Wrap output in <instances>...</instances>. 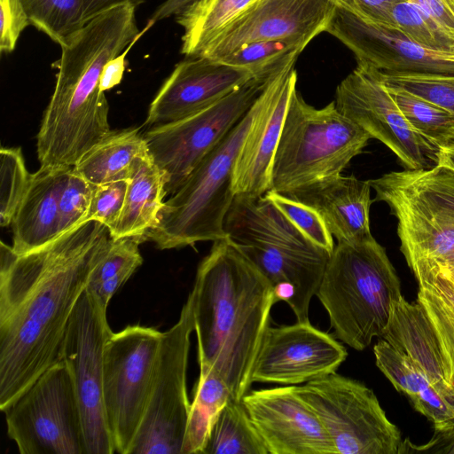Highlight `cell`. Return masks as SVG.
Segmentation results:
<instances>
[{
    "mask_svg": "<svg viewBox=\"0 0 454 454\" xmlns=\"http://www.w3.org/2000/svg\"><path fill=\"white\" fill-rule=\"evenodd\" d=\"M69 168L40 167L31 174L11 224L15 253L34 251L62 235L59 197Z\"/></svg>",
    "mask_w": 454,
    "mask_h": 454,
    "instance_id": "obj_23",
    "label": "cell"
},
{
    "mask_svg": "<svg viewBox=\"0 0 454 454\" xmlns=\"http://www.w3.org/2000/svg\"><path fill=\"white\" fill-rule=\"evenodd\" d=\"M109 229L87 221L19 254L0 247V409H8L60 361L66 331L90 274L109 247Z\"/></svg>",
    "mask_w": 454,
    "mask_h": 454,
    "instance_id": "obj_1",
    "label": "cell"
},
{
    "mask_svg": "<svg viewBox=\"0 0 454 454\" xmlns=\"http://www.w3.org/2000/svg\"><path fill=\"white\" fill-rule=\"evenodd\" d=\"M203 454H269L241 401L232 398L221 411Z\"/></svg>",
    "mask_w": 454,
    "mask_h": 454,
    "instance_id": "obj_30",
    "label": "cell"
},
{
    "mask_svg": "<svg viewBox=\"0 0 454 454\" xmlns=\"http://www.w3.org/2000/svg\"><path fill=\"white\" fill-rule=\"evenodd\" d=\"M438 159V162L445 163L454 168V140L440 148Z\"/></svg>",
    "mask_w": 454,
    "mask_h": 454,
    "instance_id": "obj_48",
    "label": "cell"
},
{
    "mask_svg": "<svg viewBox=\"0 0 454 454\" xmlns=\"http://www.w3.org/2000/svg\"><path fill=\"white\" fill-rule=\"evenodd\" d=\"M334 102L345 117L390 149L405 169L438 163L440 149L409 124L371 67L357 63L337 86Z\"/></svg>",
    "mask_w": 454,
    "mask_h": 454,
    "instance_id": "obj_15",
    "label": "cell"
},
{
    "mask_svg": "<svg viewBox=\"0 0 454 454\" xmlns=\"http://www.w3.org/2000/svg\"><path fill=\"white\" fill-rule=\"evenodd\" d=\"M258 109L259 97L164 202L157 225L146 233L144 241H153L160 249H173L226 239L224 219L235 197L233 168Z\"/></svg>",
    "mask_w": 454,
    "mask_h": 454,
    "instance_id": "obj_8",
    "label": "cell"
},
{
    "mask_svg": "<svg viewBox=\"0 0 454 454\" xmlns=\"http://www.w3.org/2000/svg\"><path fill=\"white\" fill-rule=\"evenodd\" d=\"M86 23L96 16L121 5L137 8L145 0H82Z\"/></svg>",
    "mask_w": 454,
    "mask_h": 454,
    "instance_id": "obj_46",
    "label": "cell"
},
{
    "mask_svg": "<svg viewBox=\"0 0 454 454\" xmlns=\"http://www.w3.org/2000/svg\"><path fill=\"white\" fill-rule=\"evenodd\" d=\"M231 398L229 387L215 372L200 369L181 454H203L213 426Z\"/></svg>",
    "mask_w": 454,
    "mask_h": 454,
    "instance_id": "obj_27",
    "label": "cell"
},
{
    "mask_svg": "<svg viewBox=\"0 0 454 454\" xmlns=\"http://www.w3.org/2000/svg\"><path fill=\"white\" fill-rule=\"evenodd\" d=\"M310 41L304 37H286L254 42L220 60L234 67L249 69L255 75L271 74L297 59Z\"/></svg>",
    "mask_w": 454,
    "mask_h": 454,
    "instance_id": "obj_34",
    "label": "cell"
},
{
    "mask_svg": "<svg viewBox=\"0 0 454 454\" xmlns=\"http://www.w3.org/2000/svg\"><path fill=\"white\" fill-rule=\"evenodd\" d=\"M4 412L7 434L20 454H87L73 379L63 360Z\"/></svg>",
    "mask_w": 454,
    "mask_h": 454,
    "instance_id": "obj_9",
    "label": "cell"
},
{
    "mask_svg": "<svg viewBox=\"0 0 454 454\" xmlns=\"http://www.w3.org/2000/svg\"><path fill=\"white\" fill-rule=\"evenodd\" d=\"M95 184L70 168L59 197L61 234L85 222Z\"/></svg>",
    "mask_w": 454,
    "mask_h": 454,
    "instance_id": "obj_40",
    "label": "cell"
},
{
    "mask_svg": "<svg viewBox=\"0 0 454 454\" xmlns=\"http://www.w3.org/2000/svg\"><path fill=\"white\" fill-rule=\"evenodd\" d=\"M403 1L406 0H334L336 5L363 20L387 26H393L391 9L395 4Z\"/></svg>",
    "mask_w": 454,
    "mask_h": 454,
    "instance_id": "obj_43",
    "label": "cell"
},
{
    "mask_svg": "<svg viewBox=\"0 0 454 454\" xmlns=\"http://www.w3.org/2000/svg\"><path fill=\"white\" fill-rule=\"evenodd\" d=\"M294 388L319 417L336 454L401 453L398 427L364 383L333 372Z\"/></svg>",
    "mask_w": 454,
    "mask_h": 454,
    "instance_id": "obj_10",
    "label": "cell"
},
{
    "mask_svg": "<svg viewBox=\"0 0 454 454\" xmlns=\"http://www.w3.org/2000/svg\"><path fill=\"white\" fill-rule=\"evenodd\" d=\"M106 310L85 289L74 309L61 348L60 360L70 371L81 411L87 454L115 452L103 395L105 348L113 333Z\"/></svg>",
    "mask_w": 454,
    "mask_h": 454,
    "instance_id": "obj_14",
    "label": "cell"
},
{
    "mask_svg": "<svg viewBox=\"0 0 454 454\" xmlns=\"http://www.w3.org/2000/svg\"><path fill=\"white\" fill-rule=\"evenodd\" d=\"M386 87L409 124L428 142L440 149L454 140L452 113L405 89Z\"/></svg>",
    "mask_w": 454,
    "mask_h": 454,
    "instance_id": "obj_32",
    "label": "cell"
},
{
    "mask_svg": "<svg viewBox=\"0 0 454 454\" xmlns=\"http://www.w3.org/2000/svg\"><path fill=\"white\" fill-rule=\"evenodd\" d=\"M437 270L440 271L442 275H444L448 278V280L450 282L451 286L454 288V271H449V270H440V269H438Z\"/></svg>",
    "mask_w": 454,
    "mask_h": 454,
    "instance_id": "obj_50",
    "label": "cell"
},
{
    "mask_svg": "<svg viewBox=\"0 0 454 454\" xmlns=\"http://www.w3.org/2000/svg\"><path fill=\"white\" fill-rule=\"evenodd\" d=\"M223 230L270 283L276 302H286L296 321H309V304L332 253L311 242L263 195L236 194Z\"/></svg>",
    "mask_w": 454,
    "mask_h": 454,
    "instance_id": "obj_4",
    "label": "cell"
},
{
    "mask_svg": "<svg viewBox=\"0 0 454 454\" xmlns=\"http://www.w3.org/2000/svg\"><path fill=\"white\" fill-rule=\"evenodd\" d=\"M445 397L454 410V394L446 395Z\"/></svg>",
    "mask_w": 454,
    "mask_h": 454,
    "instance_id": "obj_51",
    "label": "cell"
},
{
    "mask_svg": "<svg viewBox=\"0 0 454 454\" xmlns=\"http://www.w3.org/2000/svg\"><path fill=\"white\" fill-rule=\"evenodd\" d=\"M390 16L393 27L412 42L434 50L454 49V37L410 0L395 4Z\"/></svg>",
    "mask_w": 454,
    "mask_h": 454,
    "instance_id": "obj_36",
    "label": "cell"
},
{
    "mask_svg": "<svg viewBox=\"0 0 454 454\" xmlns=\"http://www.w3.org/2000/svg\"><path fill=\"white\" fill-rule=\"evenodd\" d=\"M325 32L345 44L357 63L381 73L454 74V49L427 48L393 26L363 20L338 5Z\"/></svg>",
    "mask_w": 454,
    "mask_h": 454,
    "instance_id": "obj_17",
    "label": "cell"
},
{
    "mask_svg": "<svg viewBox=\"0 0 454 454\" xmlns=\"http://www.w3.org/2000/svg\"><path fill=\"white\" fill-rule=\"evenodd\" d=\"M163 333L139 325L109 336L103 395L115 452L130 454L152 391Z\"/></svg>",
    "mask_w": 454,
    "mask_h": 454,
    "instance_id": "obj_11",
    "label": "cell"
},
{
    "mask_svg": "<svg viewBox=\"0 0 454 454\" xmlns=\"http://www.w3.org/2000/svg\"><path fill=\"white\" fill-rule=\"evenodd\" d=\"M0 163V223L2 227H6L12 224L31 174L26 168L20 147H2Z\"/></svg>",
    "mask_w": 454,
    "mask_h": 454,
    "instance_id": "obj_37",
    "label": "cell"
},
{
    "mask_svg": "<svg viewBox=\"0 0 454 454\" xmlns=\"http://www.w3.org/2000/svg\"><path fill=\"white\" fill-rule=\"evenodd\" d=\"M348 351L337 338L309 321L266 329L251 372V383H307L336 372Z\"/></svg>",
    "mask_w": 454,
    "mask_h": 454,
    "instance_id": "obj_16",
    "label": "cell"
},
{
    "mask_svg": "<svg viewBox=\"0 0 454 454\" xmlns=\"http://www.w3.org/2000/svg\"><path fill=\"white\" fill-rule=\"evenodd\" d=\"M129 179H119L95 185L87 221H97L112 231L124 207Z\"/></svg>",
    "mask_w": 454,
    "mask_h": 454,
    "instance_id": "obj_41",
    "label": "cell"
},
{
    "mask_svg": "<svg viewBox=\"0 0 454 454\" xmlns=\"http://www.w3.org/2000/svg\"><path fill=\"white\" fill-rule=\"evenodd\" d=\"M371 189L369 180L340 175L287 196L315 208L338 243H357L372 238Z\"/></svg>",
    "mask_w": 454,
    "mask_h": 454,
    "instance_id": "obj_22",
    "label": "cell"
},
{
    "mask_svg": "<svg viewBox=\"0 0 454 454\" xmlns=\"http://www.w3.org/2000/svg\"><path fill=\"white\" fill-rule=\"evenodd\" d=\"M30 25L63 45L85 24L82 0H19Z\"/></svg>",
    "mask_w": 454,
    "mask_h": 454,
    "instance_id": "obj_33",
    "label": "cell"
},
{
    "mask_svg": "<svg viewBox=\"0 0 454 454\" xmlns=\"http://www.w3.org/2000/svg\"><path fill=\"white\" fill-rule=\"evenodd\" d=\"M251 70L203 57L177 63L152 101L145 124L156 126L196 114L253 77Z\"/></svg>",
    "mask_w": 454,
    "mask_h": 454,
    "instance_id": "obj_21",
    "label": "cell"
},
{
    "mask_svg": "<svg viewBox=\"0 0 454 454\" xmlns=\"http://www.w3.org/2000/svg\"><path fill=\"white\" fill-rule=\"evenodd\" d=\"M200 369L227 384L232 399L248 392L252 368L276 302L268 279L227 239L213 242L192 290Z\"/></svg>",
    "mask_w": 454,
    "mask_h": 454,
    "instance_id": "obj_3",
    "label": "cell"
},
{
    "mask_svg": "<svg viewBox=\"0 0 454 454\" xmlns=\"http://www.w3.org/2000/svg\"><path fill=\"white\" fill-rule=\"evenodd\" d=\"M316 295L334 336L358 351L382 337L403 296L386 249L373 237L334 247Z\"/></svg>",
    "mask_w": 454,
    "mask_h": 454,
    "instance_id": "obj_5",
    "label": "cell"
},
{
    "mask_svg": "<svg viewBox=\"0 0 454 454\" xmlns=\"http://www.w3.org/2000/svg\"><path fill=\"white\" fill-rule=\"evenodd\" d=\"M271 74L256 75L210 106L183 119L153 126L144 134L148 153L164 175L167 195L184 184L243 118Z\"/></svg>",
    "mask_w": 454,
    "mask_h": 454,
    "instance_id": "obj_12",
    "label": "cell"
},
{
    "mask_svg": "<svg viewBox=\"0 0 454 454\" xmlns=\"http://www.w3.org/2000/svg\"><path fill=\"white\" fill-rule=\"evenodd\" d=\"M376 365L394 387L413 401L434 385L420 366L407 355L398 351L386 340L373 348Z\"/></svg>",
    "mask_w": 454,
    "mask_h": 454,
    "instance_id": "obj_35",
    "label": "cell"
},
{
    "mask_svg": "<svg viewBox=\"0 0 454 454\" xmlns=\"http://www.w3.org/2000/svg\"><path fill=\"white\" fill-rule=\"evenodd\" d=\"M417 300L425 308L438 335L447 361L449 394H454V288L448 278L434 270L417 278Z\"/></svg>",
    "mask_w": 454,
    "mask_h": 454,
    "instance_id": "obj_29",
    "label": "cell"
},
{
    "mask_svg": "<svg viewBox=\"0 0 454 454\" xmlns=\"http://www.w3.org/2000/svg\"><path fill=\"white\" fill-rule=\"evenodd\" d=\"M375 71L384 84L405 89L454 114V74H385Z\"/></svg>",
    "mask_w": 454,
    "mask_h": 454,
    "instance_id": "obj_39",
    "label": "cell"
},
{
    "mask_svg": "<svg viewBox=\"0 0 454 454\" xmlns=\"http://www.w3.org/2000/svg\"><path fill=\"white\" fill-rule=\"evenodd\" d=\"M296 59L274 72L259 96L255 119L239 149L232 172L236 194L264 195L270 188L273 158L293 91Z\"/></svg>",
    "mask_w": 454,
    "mask_h": 454,
    "instance_id": "obj_20",
    "label": "cell"
},
{
    "mask_svg": "<svg viewBox=\"0 0 454 454\" xmlns=\"http://www.w3.org/2000/svg\"><path fill=\"white\" fill-rule=\"evenodd\" d=\"M30 25L19 0H0V51L10 53L22 31Z\"/></svg>",
    "mask_w": 454,
    "mask_h": 454,
    "instance_id": "obj_42",
    "label": "cell"
},
{
    "mask_svg": "<svg viewBox=\"0 0 454 454\" xmlns=\"http://www.w3.org/2000/svg\"><path fill=\"white\" fill-rule=\"evenodd\" d=\"M382 339L415 361L441 393H449L447 361L436 331L418 300L409 302L402 296L394 303Z\"/></svg>",
    "mask_w": 454,
    "mask_h": 454,
    "instance_id": "obj_24",
    "label": "cell"
},
{
    "mask_svg": "<svg viewBox=\"0 0 454 454\" xmlns=\"http://www.w3.org/2000/svg\"><path fill=\"white\" fill-rule=\"evenodd\" d=\"M126 4L89 20L61 45L52 96L36 137L41 168H73L112 131L101 88L106 65L141 36Z\"/></svg>",
    "mask_w": 454,
    "mask_h": 454,
    "instance_id": "obj_2",
    "label": "cell"
},
{
    "mask_svg": "<svg viewBox=\"0 0 454 454\" xmlns=\"http://www.w3.org/2000/svg\"><path fill=\"white\" fill-rule=\"evenodd\" d=\"M435 269L454 271V249L450 251L445 257L442 258V260L437 264Z\"/></svg>",
    "mask_w": 454,
    "mask_h": 454,
    "instance_id": "obj_49",
    "label": "cell"
},
{
    "mask_svg": "<svg viewBox=\"0 0 454 454\" xmlns=\"http://www.w3.org/2000/svg\"><path fill=\"white\" fill-rule=\"evenodd\" d=\"M137 41V39L133 41L122 53L106 65L101 77V88L105 92L121 82L126 67L125 57Z\"/></svg>",
    "mask_w": 454,
    "mask_h": 454,
    "instance_id": "obj_45",
    "label": "cell"
},
{
    "mask_svg": "<svg viewBox=\"0 0 454 454\" xmlns=\"http://www.w3.org/2000/svg\"><path fill=\"white\" fill-rule=\"evenodd\" d=\"M263 196L272 202L311 242L329 253L333 251V236L315 208L273 190H269Z\"/></svg>",
    "mask_w": 454,
    "mask_h": 454,
    "instance_id": "obj_38",
    "label": "cell"
},
{
    "mask_svg": "<svg viewBox=\"0 0 454 454\" xmlns=\"http://www.w3.org/2000/svg\"><path fill=\"white\" fill-rule=\"evenodd\" d=\"M454 37V0H410Z\"/></svg>",
    "mask_w": 454,
    "mask_h": 454,
    "instance_id": "obj_44",
    "label": "cell"
},
{
    "mask_svg": "<svg viewBox=\"0 0 454 454\" xmlns=\"http://www.w3.org/2000/svg\"><path fill=\"white\" fill-rule=\"evenodd\" d=\"M198 0H166L153 13L149 22L155 23L173 15H178L190 4Z\"/></svg>",
    "mask_w": 454,
    "mask_h": 454,
    "instance_id": "obj_47",
    "label": "cell"
},
{
    "mask_svg": "<svg viewBox=\"0 0 454 454\" xmlns=\"http://www.w3.org/2000/svg\"><path fill=\"white\" fill-rule=\"evenodd\" d=\"M194 329L189 294L177 322L162 334L151 395L130 454H181L191 407L186 379Z\"/></svg>",
    "mask_w": 454,
    "mask_h": 454,
    "instance_id": "obj_13",
    "label": "cell"
},
{
    "mask_svg": "<svg viewBox=\"0 0 454 454\" xmlns=\"http://www.w3.org/2000/svg\"><path fill=\"white\" fill-rule=\"evenodd\" d=\"M335 8L334 0H256L208 42L197 57L220 60L254 42L286 37L312 40L325 32Z\"/></svg>",
    "mask_w": 454,
    "mask_h": 454,
    "instance_id": "obj_18",
    "label": "cell"
},
{
    "mask_svg": "<svg viewBox=\"0 0 454 454\" xmlns=\"http://www.w3.org/2000/svg\"><path fill=\"white\" fill-rule=\"evenodd\" d=\"M165 186L164 175L148 150L137 156L129 177L123 209L116 225L110 231L112 238H137L143 242L146 233L159 222L167 195Z\"/></svg>",
    "mask_w": 454,
    "mask_h": 454,
    "instance_id": "obj_25",
    "label": "cell"
},
{
    "mask_svg": "<svg viewBox=\"0 0 454 454\" xmlns=\"http://www.w3.org/2000/svg\"><path fill=\"white\" fill-rule=\"evenodd\" d=\"M398 221L400 249L416 278L435 269L454 249V168L391 171L369 180Z\"/></svg>",
    "mask_w": 454,
    "mask_h": 454,
    "instance_id": "obj_7",
    "label": "cell"
},
{
    "mask_svg": "<svg viewBox=\"0 0 454 454\" xmlns=\"http://www.w3.org/2000/svg\"><path fill=\"white\" fill-rule=\"evenodd\" d=\"M241 402L269 454H336L319 417L294 386L248 391Z\"/></svg>",
    "mask_w": 454,
    "mask_h": 454,
    "instance_id": "obj_19",
    "label": "cell"
},
{
    "mask_svg": "<svg viewBox=\"0 0 454 454\" xmlns=\"http://www.w3.org/2000/svg\"><path fill=\"white\" fill-rule=\"evenodd\" d=\"M147 151L138 129L112 130L73 167L92 184L129 179L134 160Z\"/></svg>",
    "mask_w": 454,
    "mask_h": 454,
    "instance_id": "obj_26",
    "label": "cell"
},
{
    "mask_svg": "<svg viewBox=\"0 0 454 454\" xmlns=\"http://www.w3.org/2000/svg\"><path fill=\"white\" fill-rule=\"evenodd\" d=\"M137 238L113 239L109 247L92 269L86 289L104 306L143 263Z\"/></svg>",
    "mask_w": 454,
    "mask_h": 454,
    "instance_id": "obj_31",
    "label": "cell"
},
{
    "mask_svg": "<svg viewBox=\"0 0 454 454\" xmlns=\"http://www.w3.org/2000/svg\"><path fill=\"white\" fill-rule=\"evenodd\" d=\"M370 138L334 101L316 108L295 89L273 158L270 190L287 195L341 175Z\"/></svg>",
    "mask_w": 454,
    "mask_h": 454,
    "instance_id": "obj_6",
    "label": "cell"
},
{
    "mask_svg": "<svg viewBox=\"0 0 454 454\" xmlns=\"http://www.w3.org/2000/svg\"><path fill=\"white\" fill-rule=\"evenodd\" d=\"M256 0H198L176 16L184 28L181 53L197 57L225 26Z\"/></svg>",
    "mask_w": 454,
    "mask_h": 454,
    "instance_id": "obj_28",
    "label": "cell"
}]
</instances>
